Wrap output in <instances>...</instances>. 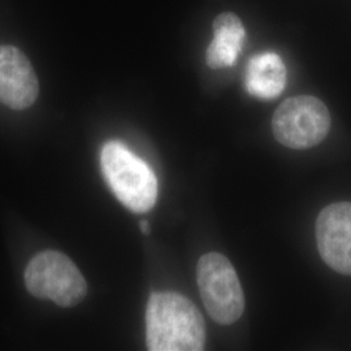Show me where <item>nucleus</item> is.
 <instances>
[{
    "label": "nucleus",
    "instance_id": "nucleus-5",
    "mask_svg": "<svg viewBox=\"0 0 351 351\" xmlns=\"http://www.w3.org/2000/svg\"><path fill=\"white\" fill-rule=\"evenodd\" d=\"M326 104L311 95H298L284 101L274 114L275 138L290 149H310L326 139L330 129Z\"/></svg>",
    "mask_w": 351,
    "mask_h": 351
},
{
    "label": "nucleus",
    "instance_id": "nucleus-2",
    "mask_svg": "<svg viewBox=\"0 0 351 351\" xmlns=\"http://www.w3.org/2000/svg\"><path fill=\"white\" fill-rule=\"evenodd\" d=\"M101 172L110 188L126 208L150 211L158 198V180L152 169L123 143L107 142L101 154Z\"/></svg>",
    "mask_w": 351,
    "mask_h": 351
},
{
    "label": "nucleus",
    "instance_id": "nucleus-4",
    "mask_svg": "<svg viewBox=\"0 0 351 351\" xmlns=\"http://www.w3.org/2000/svg\"><path fill=\"white\" fill-rule=\"evenodd\" d=\"M197 281L207 313L219 324L229 326L245 310V297L232 263L219 252L204 254L197 265Z\"/></svg>",
    "mask_w": 351,
    "mask_h": 351
},
{
    "label": "nucleus",
    "instance_id": "nucleus-3",
    "mask_svg": "<svg viewBox=\"0 0 351 351\" xmlns=\"http://www.w3.org/2000/svg\"><path fill=\"white\" fill-rule=\"evenodd\" d=\"M25 285L34 297L62 307H73L88 293L86 281L75 264L66 255L52 250L39 252L27 264Z\"/></svg>",
    "mask_w": 351,
    "mask_h": 351
},
{
    "label": "nucleus",
    "instance_id": "nucleus-6",
    "mask_svg": "<svg viewBox=\"0 0 351 351\" xmlns=\"http://www.w3.org/2000/svg\"><path fill=\"white\" fill-rule=\"evenodd\" d=\"M316 241L326 265L351 276V202L332 203L319 213Z\"/></svg>",
    "mask_w": 351,
    "mask_h": 351
},
{
    "label": "nucleus",
    "instance_id": "nucleus-10",
    "mask_svg": "<svg viewBox=\"0 0 351 351\" xmlns=\"http://www.w3.org/2000/svg\"><path fill=\"white\" fill-rule=\"evenodd\" d=\"M141 229H142L143 234H149L150 233V224H149V221H142L141 223Z\"/></svg>",
    "mask_w": 351,
    "mask_h": 351
},
{
    "label": "nucleus",
    "instance_id": "nucleus-8",
    "mask_svg": "<svg viewBox=\"0 0 351 351\" xmlns=\"http://www.w3.org/2000/svg\"><path fill=\"white\" fill-rule=\"evenodd\" d=\"M213 39L206 52L207 65L213 69L234 65L246 37L242 21L234 13H220L213 21Z\"/></svg>",
    "mask_w": 351,
    "mask_h": 351
},
{
    "label": "nucleus",
    "instance_id": "nucleus-9",
    "mask_svg": "<svg viewBox=\"0 0 351 351\" xmlns=\"http://www.w3.org/2000/svg\"><path fill=\"white\" fill-rule=\"evenodd\" d=\"M246 88L259 99H275L287 85V68L275 52L255 55L247 65Z\"/></svg>",
    "mask_w": 351,
    "mask_h": 351
},
{
    "label": "nucleus",
    "instance_id": "nucleus-7",
    "mask_svg": "<svg viewBox=\"0 0 351 351\" xmlns=\"http://www.w3.org/2000/svg\"><path fill=\"white\" fill-rule=\"evenodd\" d=\"M37 75L24 52L14 46H0V101L20 111L37 101Z\"/></svg>",
    "mask_w": 351,
    "mask_h": 351
},
{
    "label": "nucleus",
    "instance_id": "nucleus-1",
    "mask_svg": "<svg viewBox=\"0 0 351 351\" xmlns=\"http://www.w3.org/2000/svg\"><path fill=\"white\" fill-rule=\"evenodd\" d=\"M146 343L150 351H201L206 324L197 306L175 291L154 293L146 310Z\"/></svg>",
    "mask_w": 351,
    "mask_h": 351
}]
</instances>
